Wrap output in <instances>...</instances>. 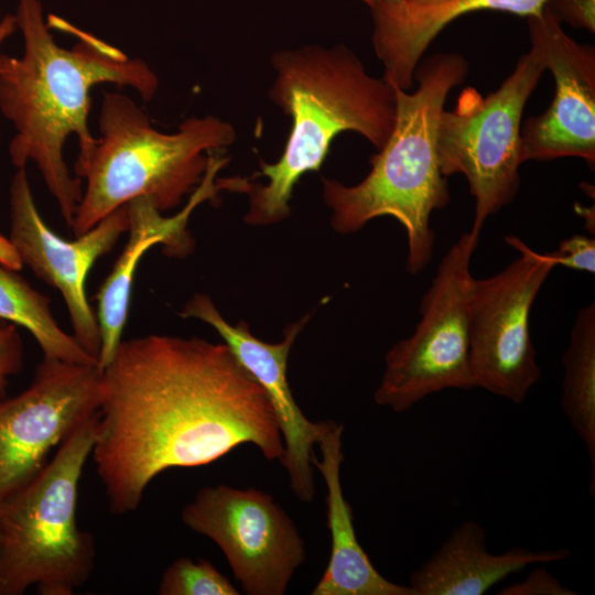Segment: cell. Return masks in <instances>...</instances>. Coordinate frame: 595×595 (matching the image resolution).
I'll return each mask as SVG.
<instances>
[{
    "label": "cell",
    "mask_w": 595,
    "mask_h": 595,
    "mask_svg": "<svg viewBox=\"0 0 595 595\" xmlns=\"http://www.w3.org/2000/svg\"><path fill=\"white\" fill-rule=\"evenodd\" d=\"M246 443L268 461L283 455L266 390L225 343L151 334L121 342L101 370L90 455L111 513L136 511L160 473Z\"/></svg>",
    "instance_id": "6da1fadb"
},
{
    "label": "cell",
    "mask_w": 595,
    "mask_h": 595,
    "mask_svg": "<svg viewBox=\"0 0 595 595\" xmlns=\"http://www.w3.org/2000/svg\"><path fill=\"white\" fill-rule=\"evenodd\" d=\"M21 56L0 55V112L13 125L9 156L17 167L33 162L71 228L83 196L82 178L65 160L66 140L77 137L78 160L96 138L88 127L90 90L108 83L133 88L143 101L155 96L159 79L139 57L50 14L41 0H18Z\"/></svg>",
    "instance_id": "7a4b0ae2"
},
{
    "label": "cell",
    "mask_w": 595,
    "mask_h": 595,
    "mask_svg": "<svg viewBox=\"0 0 595 595\" xmlns=\"http://www.w3.org/2000/svg\"><path fill=\"white\" fill-rule=\"evenodd\" d=\"M271 63L275 78L270 98L291 117L292 127L281 158L260 163L259 175L268 183L246 184L245 221L251 225L274 224L289 216L295 184L321 167L338 133L357 132L379 150L396 120L393 86L370 76L344 44L282 50Z\"/></svg>",
    "instance_id": "3957f363"
},
{
    "label": "cell",
    "mask_w": 595,
    "mask_h": 595,
    "mask_svg": "<svg viewBox=\"0 0 595 595\" xmlns=\"http://www.w3.org/2000/svg\"><path fill=\"white\" fill-rule=\"evenodd\" d=\"M468 72L456 53H437L420 61L413 93L393 86L396 120L386 143L370 159L371 170L355 185L322 178L323 198L332 209V227L350 234L381 216L405 230L407 270L423 271L434 252V210L446 207L450 192L437 156V127L448 93Z\"/></svg>",
    "instance_id": "277c9868"
},
{
    "label": "cell",
    "mask_w": 595,
    "mask_h": 595,
    "mask_svg": "<svg viewBox=\"0 0 595 595\" xmlns=\"http://www.w3.org/2000/svg\"><path fill=\"white\" fill-rule=\"evenodd\" d=\"M98 129L89 154L75 163L76 176L85 180L71 227L75 236L138 197L160 212L178 206L202 182L210 153L236 139L234 127L214 116L187 118L176 131L161 132L130 97L116 91L102 95Z\"/></svg>",
    "instance_id": "5b68a950"
},
{
    "label": "cell",
    "mask_w": 595,
    "mask_h": 595,
    "mask_svg": "<svg viewBox=\"0 0 595 595\" xmlns=\"http://www.w3.org/2000/svg\"><path fill=\"white\" fill-rule=\"evenodd\" d=\"M98 412L60 444L42 472L0 499V595H73L90 577L94 537L77 524L78 486Z\"/></svg>",
    "instance_id": "8992f818"
},
{
    "label": "cell",
    "mask_w": 595,
    "mask_h": 595,
    "mask_svg": "<svg viewBox=\"0 0 595 595\" xmlns=\"http://www.w3.org/2000/svg\"><path fill=\"white\" fill-rule=\"evenodd\" d=\"M542 51L531 44L497 90L483 97L462 90L455 107L443 110L437 127L442 174H463L474 197L470 230L480 234L487 218L512 202L520 187L521 117L545 71Z\"/></svg>",
    "instance_id": "52a82bcc"
},
{
    "label": "cell",
    "mask_w": 595,
    "mask_h": 595,
    "mask_svg": "<svg viewBox=\"0 0 595 595\" xmlns=\"http://www.w3.org/2000/svg\"><path fill=\"white\" fill-rule=\"evenodd\" d=\"M479 235L464 232L446 251L421 299L414 332L393 344L374 400L397 413L445 389L475 388L469 366L472 256Z\"/></svg>",
    "instance_id": "ba28073f"
},
{
    "label": "cell",
    "mask_w": 595,
    "mask_h": 595,
    "mask_svg": "<svg viewBox=\"0 0 595 595\" xmlns=\"http://www.w3.org/2000/svg\"><path fill=\"white\" fill-rule=\"evenodd\" d=\"M519 256L499 272L469 285V366L475 388L520 404L540 379L530 332L533 303L555 267L515 236Z\"/></svg>",
    "instance_id": "9c48e42d"
},
{
    "label": "cell",
    "mask_w": 595,
    "mask_h": 595,
    "mask_svg": "<svg viewBox=\"0 0 595 595\" xmlns=\"http://www.w3.org/2000/svg\"><path fill=\"white\" fill-rule=\"evenodd\" d=\"M181 519L219 547L249 595H283L306 558L294 522L271 495L255 488L203 487Z\"/></svg>",
    "instance_id": "30bf717a"
},
{
    "label": "cell",
    "mask_w": 595,
    "mask_h": 595,
    "mask_svg": "<svg viewBox=\"0 0 595 595\" xmlns=\"http://www.w3.org/2000/svg\"><path fill=\"white\" fill-rule=\"evenodd\" d=\"M100 399L98 366L44 357L25 390L0 399V499L41 473L52 450L98 412Z\"/></svg>",
    "instance_id": "8fae6325"
},
{
    "label": "cell",
    "mask_w": 595,
    "mask_h": 595,
    "mask_svg": "<svg viewBox=\"0 0 595 595\" xmlns=\"http://www.w3.org/2000/svg\"><path fill=\"white\" fill-rule=\"evenodd\" d=\"M10 241L22 264L60 291L74 337L98 359L97 317L86 294V279L98 258L109 252L128 231L127 204L118 207L75 240H64L42 218L25 167L17 169L10 184Z\"/></svg>",
    "instance_id": "7c38bea8"
},
{
    "label": "cell",
    "mask_w": 595,
    "mask_h": 595,
    "mask_svg": "<svg viewBox=\"0 0 595 595\" xmlns=\"http://www.w3.org/2000/svg\"><path fill=\"white\" fill-rule=\"evenodd\" d=\"M531 44L540 47L555 91L549 108L521 129V158H580L595 164V50L567 35L544 6L527 18Z\"/></svg>",
    "instance_id": "4fadbf2b"
},
{
    "label": "cell",
    "mask_w": 595,
    "mask_h": 595,
    "mask_svg": "<svg viewBox=\"0 0 595 595\" xmlns=\"http://www.w3.org/2000/svg\"><path fill=\"white\" fill-rule=\"evenodd\" d=\"M181 316L210 325L241 366L266 390L282 433L284 451L280 462L286 470L290 487L300 500L311 502L315 494L312 457L318 422H312L303 414L286 377L291 347L309 316L288 326L283 339L275 344L255 337L244 322L237 325L227 322L206 294L193 295Z\"/></svg>",
    "instance_id": "5bb4252c"
},
{
    "label": "cell",
    "mask_w": 595,
    "mask_h": 595,
    "mask_svg": "<svg viewBox=\"0 0 595 595\" xmlns=\"http://www.w3.org/2000/svg\"><path fill=\"white\" fill-rule=\"evenodd\" d=\"M343 424L326 420L318 422L315 444L321 458L312 457V465L326 485V517L331 533L329 559L313 595H416L409 585L396 584L383 577L372 565L359 544L354 516L346 500L342 483Z\"/></svg>",
    "instance_id": "9a60e30c"
},
{
    "label": "cell",
    "mask_w": 595,
    "mask_h": 595,
    "mask_svg": "<svg viewBox=\"0 0 595 595\" xmlns=\"http://www.w3.org/2000/svg\"><path fill=\"white\" fill-rule=\"evenodd\" d=\"M566 549L531 551L512 548L493 554L486 544L485 529L468 520L456 527L436 552L410 576L416 595H480L493 585L530 564L562 561Z\"/></svg>",
    "instance_id": "2e32d148"
},
{
    "label": "cell",
    "mask_w": 595,
    "mask_h": 595,
    "mask_svg": "<svg viewBox=\"0 0 595 595\" xmlns=\"http://www.w3.org/2000/svg\"><path fill=\"white\" fill-rule=\"evenodd\" d=\"M548 0H452L443 6L418 9L405 6L371 7L372 44L385 67L383 79L409 90L415 68L435 36L455 19L480 10L522 17L539 14Z\"/></svg>",
    "instance_id": "e0dca14e"
},
{
    "label": "cell",
    "mask_w": 595,
    "mask_h": 595,
    "mask_svg": "<svg viewBox=\"0 0 595 595\" xmlns=\"http://www.w3.org/2000/svg\"><path fill=\"white\" fill-rule=\"evenodd\" d=\"M129 213V240L112 271L101 284L97 294V324L100 337L98 367L102 370L113 358L122 339L126 325L131 284L142 255L152 246L162 244L171 256L182 257L192 249V240L186 231V221L196 207L193 201L171 218H163L161 212L147 197H138L127 203Z\"/></svg>",
    "instance_id": "ac0fdd59"
},
{
    "label": "cell",
    "mask_w": 595,
    "mask_h": 595,
    "mask_svg": "<svg viewBox=\"0 0 595 595\" xmlns=\"http://www.w3.org/2000/svg\"><path fill=\"white\" fill-rule=\"evenodd\" d=\"M561 405L586 447L595 494V304L581 307L573 321L569 346L562 357Z\"/></svg>",
    "instance_id": "d6986e66"
},
{
    "label": "cell",
    "mask_w": 595,
    "mask_h": 595,
    "mask_svg": "<svg viewBox=\"0 0 595 595\" xmlns=\"http://www.w3.org/2000/svg\"><path fill=\"white\" fill-rule=\"evenodd\" d=\"M0 318L28 329L44 358L98 366V359L55 321L50 300L23 278L0 264Z\"/></svg>",
    "instance_id": "ffe728a7"
},
{
    "label": "cell",
    "mask_w": 595,
    "mask_h": 595,
    "mask_svg": "<svg viewBox=\"0 0 595 595\" xmlns=\"http://www.w3.org/2000/svg\"><path fill=\"white\" fill-rule=\"evenodd\" d=\"M160 595H238L231 582L210 562L188 556L173 561L163 572Z\"/></svg>",
    "instance_id": "44dd1931"
},
{
    "label": "cell",
    "mask_w": 595,
    "mask_h": 595,
    "mask_svg": "<svg viewBox=\"0 0 595 595\" xmlns=\"http://www.w3.org/2000/svg\"><path fill=\"white\" fill-rule=\"evenodd\" d=\"M554 266L575 271L595 272V239L584 235H573L563 239L558 249L548 252Z\"/></svg>",
    "instance_id": "7402d4cb"
},
{
    "label": "cell",
    "mask_w": 595,
    "mask_h": 595,
    "mask_svg": "<svg viewBox=\"0 0 595 595\" xmlns=\"http://www.w3.org/2000/svg\"><path fill=\"white\" fill-rule=\"evenodd\" d=\"M23 344L17 325L0 318V399L7 397L9 377L23 367Z\"/></svg>",
    "instance_id": "603a6c76"
},
{
    "label": "cell",
    "mask_w": 595,
    "mask_h": 595,
    "mask_svg": "<svg viewBox=\"0 0 595 595\" xmlns=\"http://www.w3.org/2000/svg\"><path fill=\"white\" fill-rule=\"evenodd\" d=\"M500 595H574L576 592L565 587L545 567L532 570L522 581L501 588Z\"/></svg>",
    "instance_id": "cb8c5ba5"
},
{
    "label": "cell",
    "mask_w": 595,
    "mask_h": 595,
    "mask_svg": "<svg viewBox=\"0 0 595 595\" xmlns=\"http://www.w3.org/2000/svg\"><path fill=\"white\" fill-rule=\"evenodd\" d=\"M545 7L560 22L595 32V0H548Z\"/></svg>",
    "instance_id": "d4e9b609"
},
{
    "label": "cell",
    "mask_w": 595,
    "mask_h": 595,
    "mask_svg": "<svg viewBox=\"0 0 595 595\" xmlns=\"http://www.w3.org/2000/svg\"><path fill=\"white\" fill-rule=\"evenodd\" d=\"M0 264L11 270H17L22 264L10 239H6L1 235H0Z\"/></svg>",
    "instance_id": "484cf974"
},
{
    "label": "cell",
    "mask_w": 595,
    "mask_h": 595,
    "mask_svg": "<svg viewBox=\"0 0 595 595\" xmlns=\"http://www.w3.org/2000/svg\"><path fill=\"white\" fill-rule=\"evenodd\" d=\"M17 31H19V28L15 13L2 15L0 8V47Z\"/></svg>",
    "instance_id": "4316f807"
},
{
    "label": "cell",
    "mask_w": 595,
    "mask_h": 595,
    "mask_svg": "<svg viewBox=\"0 0 595 595\" xmlns=\"http://www.w3.org/2000/svg\"><path fill=\"white\" fill-rule=\"evenodd\" d=\"M452 0H404V4L411 8L426 9L443 6Z\"/></svg>",
    "instance_id": "83f0119b"
},
{
    "label": "cell",
    "mask_w": 595,
    "mask_h": 595,
    "mask_svg": "<svg viewBox=\"0 0 595 595\" xmlns=\"http://www.w3.org/2000/svg\"><path fill=\"white\" fill-rule=\"evenodd\" d=\"M376 2L386 4V6H398L404 2V0H376Z\"/></svg>",
    "instance_id": "f1b7e54d"
},
{
    "label": "cell",
    "mask_w": 595,
    "mask_h": 595,
    "mask_svg": "<svg viewBox=\"0 0 595 595\" xmlns=\"http://www.w3.org/2000/svg\"><path fill=\"white\" fill-rule=\"evenodd\" d=\"M367 3L370 8L375 4L376 0H361Z\"/></svg>",
    "instance_id": "f546056e"
}]
</instances>
